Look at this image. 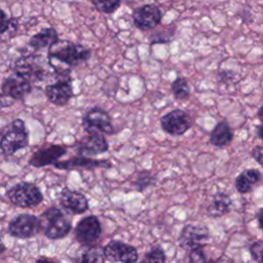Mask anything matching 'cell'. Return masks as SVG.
<instances>
[{"instance_id":"cell-1","label":"cell","mask_w":263,"mask_h":263,"mask_svg":"<svg viewBox=\"0 0 263 263\" xmlns=\"http://www.w3.org/2000/svg\"><path fill=\"white\" fill-rule=\"evenodd\" d=\"M29 145V130L21 118L10 121L2 130L0 148L2 155L11 156Z\"/></svg>"},{"instance_id":"cell-2","label":"cell","mask_w":263,"mask_h":263,"mask_svg":"<svg viewBox=\"0 0 263 263\" xmlns=\"http://www.w3.org/2000/svg\"><path fill=\"white\" fill-rule=\"evenodd\" d=\"M91 55L90 49L70 40H59L48 48V61L55 59L68 66H77L86 62Z\"/></svg>"},{"instance_id":"cell-3","label":"cell","mask_w":263,"mask_h":263,"mask_svg":"<svg viewBox=\"0 0 263 263\" xmlns=\"http://www.w3.org/2000/svg\"><path fill=\"white\" fill-rule=\"evenodd\" d=\"M39 218L42 223L44 235L49 239L64 238L72 229L70 218L58 206L47 208Z\"/></svg>"},{"instance_id":"cell-4","label":"cell","mask_w":263,"mask_h":263,"mask_svg":"<svg viewBox=\"0 0 263 263\" xmlns=\"http://www.w3.org/2000/svg\"><path fill=\"white\" fill-rule=\"evenodd\" d=\"M9 201L18 208H35L43 201V194L38 186L31 182H18L6 191Z\"/></svg>"},{"instance_id":"cell-5","label":"cell","mask_w":263,"mask_h":263,"mask_svg":"<svg viewBox=\"0 0 263 263\" xmlns=\"http://www.w3.org/2000/svg\"><path fill=\"white\" fill-rule=\"evenodd\" d=\"M81 125L86 134L101 133L103 135H113L115 133L111 116L107 111L98 106L88 109L83 114Z\"/></svg>"},{"instance_id":"cell-6","label":"cell","mask_w":263,"mask_h":263,"mask_svg":"<svg viewBox=\"0 0 263 263\" xmlns=\"http://www.w3.org/2000/svg\"><path fill=\"white\" fill-rule=\"evenodd\" d=\"M42 229L39 217L31 214H20L7 225V233L15 238H30L37 235Z\"/></svg>"},{"instance_id":"cell-7","label":"cell","mask_w":263,"mask_h":263,"mask_svg":"<svg viewBox=\"0 0 263 263\" xmlns=\"http://www.w3.org/2000/svg\"><path fill=\"white\" fill-rule=\"evenodd\" d=\"M13 74L22 76L30 81H41L46 76V70L42 64V57L29 54L16 59L12 65Z\"/></svg>"},{"instance_id":"cell-8","label":"cell","mask_w":263,"mask_h":263,"mask_svg":"<svg viewBox=\"0 0 263 263\" xmlns=\"http://www.w3.org/2000/svg\"><path fill=\"white\" fill-rule=\"evenodd\" d=\"M159 122L162 130L171 136H182L192 125L190 115L182 109H175L165 113L160 117Z\"/></svg>"},{"instance_id":"cell-9","label":"cell","mask_w":263,"mask_h":263,"mask_svg":"<svg viewBox=\"0 0 263 263\" xmlns=\"http://www.w3.org/2000/svg\"><path fill=\"white\" fill-rule=\"evenodd\" d=\"M210 233L208 228L196 224L185 225L179 236V245L186 251H192L205 247L209 242Z\"/></svg>"},{"instance_id":"cell-10","label":"cell","mask_w":263,"mask_h":263,"mask_svg":"<svg viewBox=\"0 0 263 263\" xmlns=\"http://www.w3.org/2000/svg\"><path fill=\"white\" fill-rule=\"evenodd\" d=\"M102 234V225L98 217L88 215L80 219L74 228V237L81 245L88 246L97 241Z\"/></svg>"},{"instance_id":"cell-11","label":"cell","mask_w":263,"mask_h":263,"mask_svg":"<svg viewBox=\"0 0 263 263\" xmlns=\"http://www.w3.org/2000/svg\"><path fill=\"white\" fill-rule=\"evenodd\" d=\"M134 25L142 30L148 31L155 29L161 22V11L159 7L153 3L144 4L135 8L132 12Z\"/></svg>"},{"instance_id":"cell-12","label":"cell","mask_w":263,"mask_h":263,"mask_svg":"<svg viewBox=\"0 0 263 263\" xmlns=\"http://www.w3.org/2000/svg\"><path fill=\"white\" fill-rule=\"evenodd\" d=\"M103 249L106 259L111 262L137 263L139 260L137 249L120 240H111Z\"/></svg>"},{"instance_id":"cell-13","label":"cell","mask_w":263,"mask_h":263,"mask_svg":"<svg viewBox=\"0 0 263 263\" xmlns=\"http://www.w3.org/2000/svg\"><path fill=\"white\" fill-rule=\"evenodd\" d=\"M74 148L78 155L96 156L103 154L109 150V144L105 136L101 133L87 134L74 144Z\"/></svg>"},{"instance_id":"cell-14","label":"cell","mask_w":263,"mask_h":263,"mask_svg":"<svg viewBox=\"0 0 263 263\" xmlns=\"http://www.w3.org/2000/svg\"><path fill=\"white\" fill-rule=\"evenodd\" d=\"M31 91V81L16 74L5 78L1 85L2 97H7L12 100H22Z\"/></svg>"},{"instance_id":"cell-15","label":"cell","mask_w":263,"mask_h":263,"mask_svg":"<svg viewBox=\"0 0 263 263\" xmlns=\"http://www.w3.org/2000/svg\"><path fill=\"white\" fill-rule=\"evenodd\" d=\"M47 100L55 106H65L74 96L72 88V79H59L54 83L45 87Z\"/></svg>"},{"instance_id":"cell-16","label":"cell","mask_w":263,"mask_h":263,"mask_svg":"<svg viewBox=\"0 0 263 263\" xmlns=\"http://www.w3.org/2000/svg\"><path fill=\"white\" fill-rule=\"evenodd\" d=\"M59 203L68 213L74 215L83 214L88 210V200L86 196L79 191L71 190L69 188L62 190L59 197Z\"/></svg>"},{"instance_id":"cell-17","label":"cell","mask_w":263,"mask_h":263,"mask_svg":"<svg viewBox=\"0 0 263 263\" xmlns=\"http://www.w3.org/2000/svg\"><path fill=\"white\" fill-rule=\"evenodd\" d=\"M53 166L58 170H74V168H84V170H93L98 167L110 168L112 166V162L108 159H95L87 156L77 155L70 157L67 160L58 161L53 164Z\"/></svg>"},{"instance_id":"cell-18","label":"cell","mask_w":263,"mask_h":263,"mask_svg":"<svg viewBox=\"0 0 263 263\" xmlns=\"http://www.w3.org/2000/svg\"><path fill=\"white\" fill-rule=\"evenodd\" d=\"M67 153V149L61 145H49L38 149L32 154L29 159V164L34 167H44L54 164L58 160Z\"/></svg>"},{"instance_id":"cell-19","label":"cell","mask_w":263,"mask_h":263,"mask_svg":"<svg viewBox=\"0 0 263 263\" xmlns=\"http://www.w3.org/2000/svg\"><path fill=\"white\" fill-rule=\"evenodd\" d=\"M59 40L60 39H59V34H58L57 30L52 27H49V28H44L40 32L33 35L29 39L28 45L31 48L38 50V49H42V48H46V47L49 48Z\"/></svg>"},{"instance_id":"cell-20","label":"cell","mask_w":263,"mask_h":263,"mask_svg":"<svg viewBox=\"0 0 263 263\" xmlns=\"http://www.w3.org/2000/svg\"><path fill=\"white\" fill-rule=\"evenodd\" d=\"M233 140V133L227 121L218 122L210 135V143L218 148L229 145Z\"/></svg>"},{"instance_id":"cell-21","label":"cell","mask_w":263,"mask_h":263,"mask_svg":"<svg viewBox=\"0 0 263 263\" xmlns=\"http://www.w3.org/2000/svg\"><path fill=\"white\" fill-rule=\"evenodd\" d=\"M261 172L257 168H248L242 171L235 178L234 186L236 191L241 194L250 192L253 186L261 180Z\"/></svg>"},{"instance_id":"cell-22","label":"cell","mask_w":263,"mask_h":263,"mask_svg":"<svg viewBox=\"0 0 263 263\" xmlns=\"http://www.w3.org/2000/svg\"><path fill=\"white\" fill-rule=\"evenodd\" d=\"M231 198L228 194L223 192L216 193L209 205L206 206V213L210 217H221L230 211Z\"/></svg>"},{"instance_id":"cell-23","label":"cell","mask_w":263,"mask_h":263,"mask_svg":"<svg viewBox=\"0 0 263 263\" xmlns=\"http://www.w3.org/2000/svg\"><path fill=\"white\" fill-rule=\"evenodd\" d=\"M106 256L104 249L100 247H89L82 252L76 263H105Z\"/></svg>"},{"instance_id":"cell-24","label":"cell","mask_w":263,"mask_h":263,"mask_svg":"<svg viewBox=\"0 0 263 263\" xmlns=\"http://www.w3.org/2000/svg\"><path fill=\"white\" fill-rule=\"evenodd\" d=\"M171 90L176 100L184 101L190 96V87L188 81L184 77H177L171 83Z\"/></svg>"},{"instance_id":"cell-25","label":"cell","mask_w":263,"mask_h":263,"mask_svg":"<svg viewBox=\"0 0 263 263\" xmlns=\"http://www.w3.org/2000/svg\"><path fill=\"white\" fill-rule=\"evenodd\" d=\"M154 183H155V177L154 175H152L150 171H141L137 174L133 182V185L136 188V190L143 192L145 189L154 185Z\"/></svg>"},{"instance_id":"cell-26","label":"cell","mask_w":263,"mask_h":263,"mask_svg":"<svg viewBox=\"0 0 263 263\" xmlns=\"http://www.w3.org/2000/svg\"><path fill=\"white\" fill-rule=\"evenodd\" d=\"M165 253L158 245L151 247L143 256L141 263H164Z\"/></svg>"},{"instance_id":"cell-27","label":"cell","mask_w":263,"mask_h":263,"mask_svg":"<svg viewBox=\"0 0 263 263\" xmlns=\"http://www.w3.org/2000/svg\"><path fill=\"white\" fill-rule=\"evenodd\" d=\"M97 10L103 13H113L121 4V0H91Z\"/></svg>"},{"instance_id":"cell-28","label":"cell","mask_w":263,"mask_h":263,"mask_svg":"<svg viewBox=\"0 0 263 263\" xmlns=\"http://www.w3.org/2000/svg\"><path fill=\"white\" fill-rule=\"evenodd\" d=\"M252 258L258 262L263 263V240H257L253 242L249 248Z\"/></svg>"},{"instance_id":"cell-29","label":"cell","mask_w":263,"mask_h":263,"mask_svg":"<svg viewBox=\"0 0 263 263\" xmlns=\"http://www.w3.org/2000/svg\"><path fill=\"white\" fill-rule=\"evenodd\" d=\"M209 258L203 252V248L195 249L189 252L188 263H206Z\"/></svg>"},{"instance_id":"cell-30","label":"cell","mask_w":263,"mask_h":263,"mask_svg":"<svg viewBox=\"0 0 263 263\" xmlns=\"http://www.w3.org/2000/svg\"><path fill=\"white\" fill-rule=\"evenodd\" d=\"M17 28V20L15 18H8L5 12L1 11V34L3 35L8 30H16Z\"/></svg>"},{"instance_id":"cell-31","label":"cell","mask_w":263,"mask_h":263,"mask_svg":"<svg viewBox=\"0 0 263 263\" xmlns=\"http://www.w3.org/2000/svg\"><path fill=\"white\" fill-rule=\"evenodd\" d=\"M251 155L256 160V162L263 166V146H255L251 151Z\"/></svg>"},{"instance_id":"cell-32","label":"cell","mask_w":263,"mask_h":263,"mask_svg":"<svg viewBox=\"0 0 263 263\" xmlns=\"http://www.w3.org/2000/svg\"><path fill=\"white\" fill-rule=\"evenodd\" d=\"M256 219H257L259 228H260V229L262 230V232H263V208H260V209L256 212Z\"/></svg>"},{"instance_id":"cell-33","label":"cell","mask_w":263,"mask_h":263,"mask_svg":"<svg viewBox=\"0 0 263 263\" xmlns=\"http://www.w3.org/2000/svg\"><path fill=\"white\" fill-rule=\"evenodd\" d=\"M217 263H234L231 258L226 255H222L217 259Z\"/></svg>"},{"instance_id":"cell-34","label":"cell","mask_w":263,"mask_h":263,"mask_svg":"<svg viewBox=\"0 0 263 263\" xmlns=\"http://www.w3.org/2000/svg\"><path fill=\"white\" fill-rule=\"evenodd\" d=\"M256 135L263 142V124H259L256 126Z\"/></svg>"},{"instance_id":"cell-35","label":"cell","mask_w":263,"mask_h":263,"mask_svg":"<svg viewBox=\"0 0 263 263\" xmlns=\"http://www.w3.org/2000/svg\"><path fill=\"white\" fill-rule=\"evenodd\" d=\"M257 116L259 118L260 121L263 122V105L258 109V112H257Z\"/></svg>"},{"instance_id":"cell-36","label":"cell","mask_w":263,"mask_h":263,"mask_svg":"<svg viewBox=\"0 0 263 263\" xmlns=\"http://www.w3.org/2000/svg\"><path fill=\"white\" fill-rule=\"evenodd\" d=\"M35 263H55V262H53L52 260L46 259V258H40V259H38Z\"/></svg>"}]
</instances>
